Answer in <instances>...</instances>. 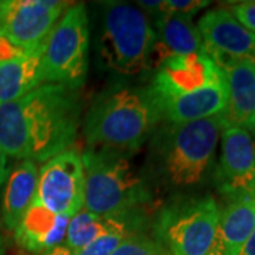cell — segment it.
Segmentation results:
<instances>
[{
    "instance_id": "cell-9",
    "label": "cell",
    "mask_w": 255,
    "mask_h": 255,
    "mask_svg": "<svg viewBox=\"0 0 255 255\" xmlns=\"http://www.w3.org/2000/svg\"><path fill=\"white\" fill-rule=\"evenodd\" d=\"M71 4L58 0H10L0 30L18 48L33 53L43 48L47 37Z\"/></svg>"
},
{
    "instance_id": "cell-17",
    "label": "cell",
    "mask_w": 255,
    "mask_h": 255,
    "mask_svg": "<svg viewBox=\"0 0 255 255\" xmlns=\"http://www.w3.org/2000/svg\"><path fill=\"white\" fill-rule=\"evenodd\" d=\"M41 51L43 48L0 61V104L18 100L44 82Z\"/></svg>"
},
{
    "instance_id": "cell-28",
    "label": "cell",
    "mask_w": 255,
    "mask_h": 255,
    "mask_svg": "<svg viewBox=\"0 0 255 255\" xmlns=\"http://www.w3.org/2000/svg\"><path fill=\"white\" fill-rule=\"evenodd\" d=\"M10 6V0H0V23H1V20L4 18L6 16V13H7V10H9Z\"/></svg>"
},
{
    "instance_id": "cell-2",
    "label": "cell",
    "mask_w": 255,
    "mask_h": 255,
    "mask_svg": "<svg viewBox=\"0 0 255 255\" xmlns=\"http://www.w3.org/2000/svg\"><path fill=\"white\" fill-rule=\"evenodd\" d=\"M160 119L149 88H115L101 94L92 104L84 122V135L91 147L133 150Z\"/></svg>"
},
{
    "instance_id": "cell-3",
    "label": "cell",
    "mask_w": 255,
    "mask_h": 255,
    "mask_svg": "<svg viewBox=\"0 0 255 255\" xmlns=\"http://www.w3.org/2000/svg\"><path fill=\"white\" fill-rule=\"evenodd\" d=\"M82 155L84 207L95 216H115L150 199L143 177L127 155L110 147H91Z\"/></svg>"
},
{
    "instance_id": "cell-6",
    "label": "cell",
    "mask_w": 255,
    "mask_h": 255,
    "mask_svg": "<svg viewBox=\"0 0 255 255\" xmlns=\"http://www.w3.org/2000/svg\"><path fill=\"white\" fill-rule=\"evenodd\" d=\"M90 21L84 4H74L63 13L47 37L41 51L46 84H61L77 90L88 71Z\"/></svg>"
},
{
    "instance_id": "cell-16",
    "label": "cell",
    "mask_w": 255,
    "mask_h": 255,
    "mask_svg": "<svg viewBox=\"0 0 255 255\" xmlns=\"http://www.w3.org/2000/svg\"><path fill=\"white\" fill-rule=\"evenodd\" d=\"M38 169L34 162L23 160L7 174L1 201V221L7 230L14 231L23 214L37 196Z\"/></svg>"
},
{
    "instance_id": "cell-13",
    "label": "cell",
    "mask_w": 255,
    "mask_h": 255,
    "mask_svg": "<svg viewBox=\"0 0 255 255\" xmlns=\"http://www.w3.org/2000/svg\"><path fill=\"white\" fill-rule=\"evenodd\" d=\"M70 219L53 214L36 196L14 230V240L27 253H47L65 240Z\"/></svg>"
},
{
    "instance_id": "cell-18",
    "label": "cell",
    "mask_w": 255,
    "mask_h": 255,
    "mask_svg": "<svg viewBox=\"0 0 255 255\" xmlns=\"http://www.w3.org/2000/svg\"><path fill=\"white\" fill-rule=\"evenodd\" d=\"M255 228V196L243 193L230 197L220 213L217 240L227 255H234Z\"/></svg>"
},
{
    "instance_id": "cell-14",
    "label": "cell",
    "mask_w": 255,
    "mask_h": 255,
    "mask_svg": "<svg viewBox=\"0 0 255 255\" xmlns=\"http://www.w3.org/2000/svg\"><path fill=\"white\" fill-rule=\"evenodd\" d=\"M228 90L226 77L189 94L157 104L162 118L172 125L206 119L227 110Z\"/></svg>"
},
{
    "instance_id": "cell-32",
    "label": "cell",
    "mask_w": 255,
    "mask_h": 255,
    "mask_svg": "<svg viewBox=\"0 0 255 255\" xmlns=\"http://www.w3.org/2000/svg\"><path fill=\"white\" fill-rule=\"evenodd\" d=\"M0 31H1V30H0Z\"/></svg>"
},
{
    "instance_id": "cell-21",
    "label": "cell",
    "mask_w": 255,
    "mask_h": 255,
    "mask_svg": "<svg viewBox=\"0 0 255 255\" xmlns=\"http://www.w3.org/2000/svg\"><path fill=\"white\" fill-rule=\"evenodd\" d=\"M125 236L121 234H107L95 240L90 246L78 251V255H111L118 246L125 240Z\"/></svg>"
},
{
    "instance_id": "cell-11",
    "label": "cell",
    "mask_w": 255,
    "mask_h": 255,
    "mask_svg": "<svg viewBox=\"0 0 255 255\" xmlns=\"http://www.w3.org/2000/svg\"><path fill=\"white\" fill-rule=\"evenodd\" d=\"M219 190L228 197L251 193L255 184V140L244 127L228 125L217 172Z\"/></svg>"
},
{
    "instance_id": "cell-15",
    "label": "cell",
    "mask_w": 255,
    "mask_h": 255,
    "mask_svg": "<svg viewBox=\"0 0 255 255\" xmlns=\"http://www.w3.org/2000/svg\"><path fill=\"white\" fill-rule=\"evenodd\" d=\"M228 90L226 118L230 125L247 128L255 111V61L237 60L223 70Z\"/></svg>"
},
{
    "instance_id": "cell-4",
    "label": "cell",
    "mask_w": 255,
    "mask_h": 255,
    "mask_svg": "<svg viewBox=\"0 0 255 255\" xmlns=\"http://www.w3.org/2000/svg\"><path fill=\"white\" fill-rule=\"evenodd\" d=\"M224 112L187 124L170 125L156 140L160 170L167 182L173 186H191L203 179L220 135L230 125Z\"/></svg>"
},
{
    "instance_id": "cell-27",
    "label": "cell",
    "mask_w": 255,
    "mask_h": 255,
    "mask_svg": "<svg viewBox=\"0 0 255 255\" xmlns=\"http://www.w3.org/2000/svg\"><path fill=\"white\" fill-rule=\"evenodd\" d=\"M44 255H78V253L70 250L68 247L58 246L55 247V248H53V250H50V251H47Z\"/></svg>"
},
{
    "instance_id": "cell-5",
    "label": "cell",
    "mask_w": 255,
    "mask_h": 255,
    "mask_svg": "<svg viewBox=\"0 0 255 255\" xmlns=\"http://www.w3.org/2000/svg\"><path fill=\"white\" fill-rule=\"evenodd\" d=\"M156 40V30L143 10L119 1L105 4L100 54L111 70L135 75L149 68L153 63Z\"/></svg>"
},
{
    "instance_id": "cell-31",
    "label": "cell",
    "mask_w": 255,
    "mask_h": 255,
    "mask_svg": "<svg viewBox=\"0 0 255 255\" xmlns=\"http://www.w3.org/2000/svg\"><path fill=\"white\" fill-rule=\"evenodd\" d=\"M0 255H1V240H0Z\"/></svg>"
},
{
    "instance_id": "cell-30",
    "label": "cell",
    "mask_w": 255,
    "mask_h": 255,
    "mask_svg": "<svg viewBox=\"0 0 255 255\" xmlns=\"http://www.w3.org/2000/svg\"><path fill=\"white\" fill-rule=\"evenodd\" d=\"M247 129H253L255 133V111L254 114H253V117L250 118V122H248V125H247Z\"/></svg>"
},
{
    "instance_id": "cell-8",
    "label": "cell",
    "mask_w": 255,
    "mask_h": 255,
    "mask_svg": "<svg viewBox=\"0 0 255 255\" xmlns=\"http://www.w3.org/2000/svg\"><path fill=\"white\" fill-rule=\"evenodd\" d=\"M84 186L81 152L68 147L38 170L37 199L53 214L73 217L84 207Z\"/></svg>"
},
{
    "instance_id": "cell-20",
    "label": "cell",
    "mask_w": 255,
    "mask_h": 255,
    "mask_svg": "<svg viewBox=\"0 0 255 255\" xmlns=\"http://www.w3.org/2000/svg\"><path fill=\"white\" fill-rule=\"evenodd\" d=\"M111 255H170L157 240L145 234H132L127 237Z\"/></svg>"
},
{
    "instance_id": "cell-1",
    "label": "cell",
    "mask_w": 255,
    "mask_h": 255,
    "mask_svg": "<svg viewBox=\"0 0 255 255\" xmlns=\"http://www.w3.org/2000/svg\"><path fill=\"white\" fill-rule=\"evenodd\" d=\"M80 114L77 90L41 84L18 100L0 104V149L14 159L47 162L71 147Z\"/></svg>"
},
{
    "instance_id": "cell-22",
    "label": "cell",
    "mask_w": 255,
    "mask_h": 255,
    "mask_svg": "<svg viewBox=\"0 0 255 255\" xmlns=\"http://www.w3.org/2000/svg\"><path fill=\"white\" fill-rule=\"evenodd\" d=\"M228 11L234 16L241 26L255 34V0L231 3Z\"/></svg>"
},
{
    "instance_id": "cell-26",
    "label": "cell",
    "mask_w": 255,
    "mask_h": 255,
    "mask_svg": "<svg viewBox=\"0 0 255 255\" xmlns=\"http://www.w3.org/2000/svg\"><path fill=\"white\" fill-rule=\"evenodd\" d=\"M7 174H9V170H7V156L4 155V152L0 149V189L3 186V183L6 182Z\"/></svg>"
},
{
    "instance_id": "cell-24",
    "label": "cell",
    "mask_w": 255,
    "mask_h": 255,
    "mask_svg": "<svg viewBox=\"0 0 255 255\" xmlns=\"http://www.w3.org/2000/svg\"><path fill=\"white\" fill-rule=\"evenodd\" d=\"M137 4H139V9L140 10H147L149 13L155 14L157 17L160 14H163L164 0H152V1H149V0H140V1H137Z\"/></svg>"
},
{
    "instance_id": "cell-25",
    "label": "cell",
    "mask_w": 255,
    "mask_h": 255,
    "mask_svg": "<svg viewBox=\"0 0 255 255\" xmlns=\"http://www.w3.org/2000/svg\"><path fill=\"white\" fill-rule=\"evenodd\" d=\"M234 255H255V228L251 236L247 238L246 243L238 248V251Z\"/></svg>"
},
{
    "instance_id": "cell-19",
    "label": "cell",
    "mask_w": 255,
    "mask_h": 255,
    "mask_svg": "<svg viewBox=\"0 0 255 255\" xmlns=\"http://www.w3.org/2000/svg\"><path fill=\"white\" fill-rule=\"evenodd\" d=\"M156 46L166 55L204 53V43L191 16L163 13L156 20Z\"/></svg>"
},
{
    "instance_id": "cell-12",
    "label": "cell",
    "mask_w": 255,
    "mask_h": 255,
    "mask_svg": "<svg viewBox=\"0 0 255 255\" xmlns=\"http://www.w3.org/2000/svg\"><path fill=\"white\" fill-rule=\"evenodd\" d=\"M197 28L209 57L226 55L234 60L255 61V34L241 26L227 7H217L203 14Z\"/></svg>"
},
{
    "instance_id": "cell-29",
    "label": "cell",
    "mask_w": 255,
    "mask_h": 255,
    "mask_svg": "<svg viewBox=\"0 0 255 255\" xmlns=\"http://www.w3.org/2000/svg\"><path fill=\"white\" fill-rule=\"evenodd\" d=\"M207 255H227V254H226L224 248H223V246L220 244L219 240H217V241H216V244H214L213 248H211V251H210Z\"/></svg>"
},
{
    "instance_id": "cell-7",
    "label": "cell",
    "mask_w": 255,
    "mask_h": 255,
    "mask_svg": "<svg viewBox=\"0 0 255 255\" xmlns=\"http://www.w3.org/2000/svg\"><path fill=\"white\" fill-rule=\"evenodd\" d=\"M220 210L211 197L174 204L156 221V240L170 255H207L217 241Z\"/></svg>"
},
{
    "instance_id": "cell-10",
    "label": "cell",
    "mask_w": 255,
    "mask_h": 255,
    "mask_svg": "<svg viewBox=\"0 0 255 255\" xmlns=\"http://www.w3.org/2000/svg\"><path fill=\"white\" fill-rule=\"evenodd\" d=\"M223 77V71L206 53L167 55L157 65V73L149 91L157 105L166 100L203 88Z\"/></svg>"
},
{
    "instance_id": "cell-23",
    "label": "cell",
    "mask_w": 255,
    "mask_h": 255,
    "mask_svg": "<svg viewBox=\"0 0 255 255\" xmlns=\"http://www.w3.org/2000/svg\"><path fill=\"white\" fill-rule=\"evenodd\" d=\"M209 4L210 1H206V0H164L163 13L193 16L196 11H199Z\"/></svg>"
}]
</instances>
